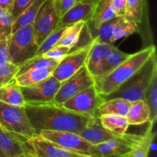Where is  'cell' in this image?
Wrapping results in <instances>:
<instances>
[{
  "instance_id": "obj_30",
  "label": "cell",
  "mask_w": 157,
  "mask_h": 157,
  "mask_svg": "<svg viewBox=\"0 0 157 157\" xmlns=\"http://www.w3.org/2000/svg\"><path fill=\"white\" fill-rule=\"evenodd\" d=\"M145 0H127L124 17L138 25L142 22Z\"/></svg>"
},
{
  "instance_id": "obj_38",
  "label": "cell",
  "mask_w": 157,
  "mask_h": 157,
  "mask_svg": "<svg viewBox=\"0 0 157 157\" xmlns=\"http://www.w3.org/2000/svg\"><path fill=\"white\" fill-rule=\"evenodd\" d=\"M9 38H0V64L10 62L9 55Z\"/></svg>"
},
{
  "instance_id": "obj_34",
  "label": "cell",
  "mask_w": 157,
  "mask_h": 157,
  "mask_svg": "<svg viewBox=\"0 0 157 157\" xmlns=\"http://www.w3.org/2000/svg\"><path fill=\"white\" fill-rule=\"evenodd\" d=\"M13 21L14 18L11 12L0 9V38H9L10 36Z\"/></svg>"
},
{
  "instance_id": "obj_19",
  "label": "cell",
  "mask_w": 157,
  "mask_h": 157,
  "mask_svg": "<svg viewBox=\"0 0 157 157\" xmlns=\"http://www.w3.org/2000/svg\"><path fill=\"white\" fill-rule=\"evenodd\" d=\"M117 15L110 0H99L95 3L91 19L87 25L90 29H97L104 22L116 18Z\"/></svg>"
},
{
  "instance_id": "obj_27",
  "label": "cell",
  "mask_w": 157,
  "mask_h": 157,
  "mask_svg": "<svg viewBox=\"0 0 157 157\" xmlns=\"http://www.w3.org/2000/svg\"><path fill=\"white\" fill-rule=\"evenodd\" d=\"M45 1L46 0H36L33 4L27 8L21 15H18L13 21L12 33L18 30L21 28L32 25L40 8Z\"/></svg>"
},
{
  "instance_id": "obj_40",
  "label": "cell",
  "mask_w": 157,
  "mask_h": 157,
  "mask_svg": "<svg viewBox=\"0 0 157 157\" xmlns=\"http://www.w3.org/2000/svg\"><path fill=\"white\" fill-rule=\"evenodd\" d=\"M14 0H0V9H6L11 12Z\"/></svg>"
},
{
  "instance_id": "obj_22",
  "label": "cell",
  "mask_w": 157,
  "mask_h": 157,
  "mask_svg": "<svg viewBox=\"0 0 157 157\" xmlns=\"http://www.w3.org/2000/svg\"><path fill=\"white\" fill-rule=\"evenodd\" d=\"M0 101L9 105L25 107V101L21 87L15 82V80L0 87Z\"/></svg>"
},
{
  "instance_id": "obj_15",
  "label": "cell",
  "mask_w": 157,
  "mask_h": 157,
  "mask_svg": "<svg viewBox=\"0 0 157 157\" xmlns=\"http://www.w3.org/2000/svg\"><path fill=\"white\" fill-rule=\"evenodd\" d=\"M78 134L92 145H98L121 136L104 128L101 124L99 117H90L85 127Z\"/></svg>"
},
{
  "instance_id": "obj_6",
  "label": "cell",
  "mask_w": 157,
  "mask_h": 157,
  "mask_svg": "<svg viewBox=\"0 0 157 157\" xmlns=\"http://www.w3.org/2000/svg\"><path fill=\"white\" fill-rule=\"evenodd\" d=\"M90 29L93 39L98 42L112 44L118 39L128 37L139 31V25L129 21L124 16H117L101 25L98 29Z\"/></svg>"
},
{
  "instance_id": "obj_25",
  "label": "cell",
  "mask_w": 157,
  "mask_h": 157,
  "mask_svg": "<svg viewBox=\"0 0 157 157\" xmlns=\"http://www.w3.org/2000/svg\"><path fill=\"white\" fill-rule=\"evenodd\" d=\"M103 127L109 131L117 135H124L128 130L129 123L127 117L121 115L107 114L99 116Z\"/></svg>"
},
{
  "instance_id": "obj_21",
  "label": "cell",
  "mask_w": 157,
  "mask_h": 157,
  "mask_svg": "<svg viewBox=\"0 0 157 157\" xmlns=\"http://www.w3.org/2000/svg\"><path fill=\"white\" fill-rule=\"evenodd\" d=\"M56 66L32 69L15 77V82L19 87H27L39 82L52 75Z\"/></svg>"
},
{
  "instance_id": "obj_17",
  "label": "cell",
  "mask_w": 157,
  "mask_h": 157,
  "mask_svg": "<svg viewBox=\"0 0 157 157\" xmlns=\"http://www.w3.org/2000/svg\"><path fill=\"white\" fill-rule=\"evenodd\" d=\"M0 150L7 157H18L25 153V141L20 136L0 127Z\"/></svg>"
},
{
  "instance_id": "obj_13",
  "label": "cell",
  "mask_w": 157,
  "mask_h": 157,
  "mask_svg": "<svg viewBox=\"0 0 157 157\" xmlns=\"http://www.w3.org/2000/svg\"><path fill=\"white\" fill-rule=\"evenodd\" d=\"M58 21L59 17L55 12L52 0H46L32 23L35 42L38 45L58 26Z\"/></svg>"
},
{
  "instance_id": "obj_9",
  "label": "cell",
  "mask_w": 157,
  "mask_h": 157,
  "mask_svg": "<svg viewBox=\"0 0 157 157\" xmlns=\"http://www.w3.org/2000/svg\"><path fill=\"white\" fill-rule=\"evenodd\" d=\"M38 135L58 147L79 154L90 156L94 147L79 134L72 132L42 130Z\"/></svg>"
},
{
  "instance_id": "obj_5",
  "label": "cell",
  "mask_w": 157,
  "mask_h": 157,
  "mask_svg": "<svg viewBox=\"0 0 157 157\" xmlns=\"http://www.w3.org/2000/svg\"><path fill=\"white\" fill-rule=\"evenodd\" d=\"M0 126L18 135L24 141L35 136L25 107H17L0 101Z\"/></svg>"
},
{
  "instance_id": "obj_11",
  "label": "cell",
  "mask_w": 157,
  "mask_h": 157,
  "mask_svg": "<svg viewBox=\"0 0 157 157\" xmlns=\"http://www.w3.org/2000/svg\"><path fill=\"white\" fill-rule=\"evenodd\" d=\"M94 84V79L90 75L85 66H84L75 75L61 83L53 102L58 104H63L77 94Z\"/></svg>"
},
{
  "instance_id": "obj_8",
  "label": "cell",
  "mask_w": 157,
  "mask_h": 157,
  "mask_svg": "<svg viewBox=\"0 0 157 157\" xmlns=\"http://www.w3.org/2000/svg\"><path fill=\"white\" fill-rule=\"evenodd\" d=\"M102 99L94 84L77 94L61 105L67 110L89 117H99L98 109Z\"/></svg>"
},
{
  "instance_id": "obj_18",
  "label": "cell",
  "mask_w": 157,
  "mask_h": 157,
  "mask_svg": "<svg viewBox=\"0 0 157 157\" xmlns=\"http://www.w3.org/2000/svg\"><path fill=\"white\" fill-rule=\"evenodd\" d=\"M95 4L78 2L59 18L58 25L69 26L78 21L88 22L91 19Z\"/></svg>"
},
{
  "instance_id": "obj_36",
  "label": "cell",
  "mask_w": 157,
  "mask_h": 157,
  "mask_svg": "<svg viewBox=\"0 0 157 157\" xmlns=\"http://www.w3.org/2000/svg\"><path fill=\"white\" fill-rule=\"evenodd\" d=\"M52 5L59 18L78 3V0H52Z\"/></svg>"
},
{
  "instance_id": "obj_24",
  "label": "cell",
  "mask_w": 157,
  "mask_h": 157,
  "mask_svg": "<svg viewBox=\"0 0 157 157\" xmlns=\"http://www.w3.org/2000/svg\"><path fill=\"white\" fill-rule=\"evenodd\" d=\"M129 125H141L148 122L150 111L144 100L132 102L127 116Z\"/></svg>"
},
{
  "instance_id": "obj_23",
  "label": "cell",
  "mask_w": 157,
  "mask_h": 157,
  "mask_svg": "<svg viewBox=\"0 0 157 157\" xmlns=\"http://www.w3.org/2000/svg\"><path fill=\"white\" fill-rule=\"evenodd\" d=\"M132 102L123 98H113L103 101L98 109L99 116L107 114L127 116Z\"/></svg>"
},
{
  "instance_id": "obj_3",
  "label": "cell",
  "mask_w": 157,
  "mask_h": 157,
  "mask_svg": "<svg viewBox=\"0 0 157 157\" xmlns=\"http://www.w3.org/2000/svg\"><path fill=\"white\" fill-rule=\"evenodd\" d=\"M156 73L157 60L155 52L133 76L123 83L114 91L105 96H101L102 101L113 98H123L130 102L144 100L146 90Z\"/></svg>"
},
{
  "instance_id": "obj_42",
  "label": "cell",
  "mask_w": 157,
  "mask_h": 157,
  "mask_svg": "<svg viewBox=\"0 0 157 157\" xmlns=\"http://www.w3.org/2000/svg\"><path fill=\"white\" fill-rule=\"evenodd\" d=\"M18 157H33V156H32L31 154H29V153H27V152H26L25 153H24V154H22L21 156H20Z\"/></svg>"
},
{
  "instance_id": "obj_10",
  "label": "cell",
  "mask_w": 157,
  "mask_h": 157,
  "mask_svg": "<svg viewBox=\"0 0 157 157\" xmlns=\"http://www.w3.org/2000/svg\"><path fill=\"white\" fill-rule=\"evenodd\" d=\"M93 41L94 40L83 47L71 50L55 67L52 75V76L61 83L84 67Z\"/></svg>"
},
{
  "instance_id": "obj_33",
  "label": "cell",
  "mask_w": 157,
  "mask_h": 157,
  "mask_svg": "<svg viewBox=\"0 0 157 157\" xmlns=\"http://www.w3.org/2000/svg\"><path fill=\"white\" fill-rule=\"evenodd\" d=\"M19 70V66L6 62L0 64V87L14 81Z\"/></svg>"
},
{
  "instance_id": "obj_35",
  "label": "cell",
  "mask_w": 157,
  "mask_h": 157,
  "mask_svg": "<svg viewBox=\"0 0 157 157\" xmlns=\"http://www.w3.org/2000/svg\"><path fill=\"white\" fill-rule=\"evenodd\" d=\"M71 48L69 47L62 45H55L53 48L49 49L48 52L44 53L43 55H40L43 58H51V59L56 60V61H61L64 57H65L69 52H71Z\"/></svg>"
},
{
  "instance_id": "obj_37",
  "label": "cell",
  "mask_w": 157,
  "mask_h": 157,
  "mask_svg": "<svg viewBox=\"0 0 157 157\" xmlns=\"http://www.w3.org/2000/svg\"><path fill=\"white\" fill-rule=\"evenodd\" d=\"M35 1L36 0H14L11 10V13L13 16L14 20Z\"/></svg>"
},
{
  "instance_id": "obj_2",
  "label": "cell",
  "mask_w": 157,
  "mask_h": 157,
  "mask_svg": "<svg viewBox=\"0 0 157 157\" xmlns=\"http://www.w3.org/2000/svg\"><path fill=\"white\" fill-rule=\"evenodd\" d=\"M156 52L155 45H150L134 54L104 78L94 80V86L100 96H105L114 91L127 79L133 76Z\"/></svg>"
},
{
  "instance_id": "obj_31",
  "label": "cell",
  "mask_w": 157,
  "mask_h": 157,
  "mask_svg": "<svg viewBox=\"0 0 157 157\" xmlns=\"http://www.w3.org/2000/svg\"><path fill=\"white\" fill-rule=\"evenodd\" d=\"M59 61L51 59V58H43L42 56H37L30 58L25 61L24 63L19 65V70L16 76L32 69L42 68V67H48L52 66H57Z\"/></svg>"
},
{
  "instance_id": "obj_29",
  "label": "cell",
  "mask_w": 157,
  "mask_h": 157,
  "mask_svg": "<svg viewBox=\"0 0 157 157\" xmlns=\"http://www.w3.org/2000/svg\"><path fill=\"white\" fill-rule=\"evenodd\" d=\"M156 133L153 131V126L149 125L148 129L142 136L131 153V157H148Z\"/></svg>"
},
{
  "instance_id": "obj_14",
  "label": "cell",
  "mask_w": 157,
  "mask_h": 157,
  "mask_svg": "<svg viewBox=\"0 0 157 157\" xmlns=\"http://www.w3.org/2000/svg\"><path fill=\"white\" fill-rule=\"evenodd\" d=\"M25 146L27 153L33 157H92L65 150L39 135L25 141Z\"/></svg>"
},
{
  "instance_id": "obj_45",
  "label": "cell",
  "mask_w": 157,
  "mask_h": 157,
  "mask_svg": "<svg viewBox=\"0 0 157 157\" xmlns=\"http://www.w3.org/2000/svg\"><path fill=\"white\" fill-rule=\"evenodd\" d=\"M0 127H1V126H0Z\"/></svg>"
},
{
  "instance_id": "obj_12",
  "label": "cell",
  "mask_w": 157,
  "mask_h": 157,
  "mask_svg": "<svg viewBox=\"0 0 157 157\" xmlns=\"http://www.w3.org/2000/svg\"><path fill=\"white\" fill-rule=\"evenodd\" d=\"M61 82L52 75L27 87H20L25 104H42L54 101Z\"/></svg>"
},
{
  "instance_id": "obj_32",
  "label": "cell",
  "mask_w": 157,
  "mask_h": 157,
  "mask_svg": "<svg viewBox=\"0 0 157 157\" xmlns=\"http://www.w3.org/2000/svg\"><path fill=\"white\" fill-rule=\"evenodd\" d=\"M67 27V26H66ZM64 26L58 25L43 40L42 42L38 45V50H37L36 54H35V57L40 56V55H43L44 53H45L46 52L51 49L52 48H53L54 46L56 45L58 41H59L60 38L62 35L63 32L65 29Z\"/></svg>"
},
{
  "instance_id": "obj_4",
  "label": "cell",
  "mask_w": 157,
  "mask_h": 157,
  "mask_svg": "<svg viewBox=\"0 0 157 157\" xmlns=\"http://www.w3.org/2000/svg\"><path fill=\"white\" fill-rule=\"evenodd\" d=\"M38 45L35 42L32 25L12 32L9 38V55L10 62L16 65L35 57Z\"/></svg>"
},
{
  "instance_id": "obj_43",
  "label": "cell",
  "mask_w": 157,
  "mask_h": 157,
  "mask_svg": "<svg viewBox=\"0 0 157 157\" xmlns=\"http://www.w3.org/2000/svg\"><path fill=\"white\" fill-rule=\"evenodd\" d=\"M0 157H7L1 150H0Z\"/></svg>"
},
{
  "instance_id": "obj_26",
  "label": "cell",
  "mask_w": 157,
  "mask_h": 157,
  "mask_svg": "<svg viewBox=\"0 0 157 157\" xmlns=\"http://www.w3.org/2000/svg\"><path fill=\"white\" fill-rule=\"evenodd\" d=\"M85 23V21H81L67 26L56 45L66 46L71 48L75 47L79 41Z\"/></svg>"
},
{
  "instance_id": "obj_39",
  "label": "cell",
  "mask_w": 157,
  "mask_h": 157,
  "mask_svg": "<svg viewBox=\"0 0 157 157\" xmlns=\"http://www.w3.org/2000/svg\"><path fill=\"white\" fill-rule=\"evenodd\" d=\"M117 16H124L127 0H110Z\"/></svg>"
},
{
  "instance_id": "obj_7",
  "label": "cell",
  "mask_w": 157,
  "mask_h": 157,
  "mask_svg": "<svg viewBox=\"0 0 157 157\" xmlns=\"http://www.w3.org/2000/svg\"><path fill=\"white\" fill-rule=\"evenodd\" d=\"M143 135L126 133L119 137L94 145L90 156L92 157H121L130 154Z\"/></svg>"
},
{
  "instance_id": "obj_28",
  "label": "cell",
  "mask_w": 157,
  "mask_h": 157,
  "mask_svg": "<svg viewBox=\"0 0 157 157\" xmlns=\"http://www.w3.org/2000/svg\"><path fill=\"white\" fill-rule=\"evenodd\" d=\"M144 100L150 111L148 123L153 127L157 118V73L153 76L148 88L146 90Z\"/></svg>"
},
{
  "instance_id": "obj_16",
  "label": "cell",
  "mask_w": 157,
  "mask_h": 157,
  "mask_svg": "<svg viewBox=\"0 0 157 157\" xmlns=\"http://www.w3.org/2000/svg\"><path fill=\"white\" fill-rule=\"evenodd\" d=\"M112 45H113L112 44L98 42L94 39L93 44L90 48L84 66L94 80L99 78L101 75V67L104 57L107 51Z\"/></svg>"
},
{
  "instance_id": "obj_44",
  "label": "cell",
  "mask_w": 157,
  "mask_h": 157,
  "mask_svg": "<svg viewBox=\"0 0 157 157\" xmlns=\"http://www.w3.org/2000/svg\"><path fill=\"white\" fill-rule=\"evenodd\" d=\"M121 157H131V153H130V154H128V155H126V156H121Z\"/></svg>"
},
{
  "instance_id": "obj_20",
  "label": "cell",
  "mask_w": 157,
  "mask_h": 157,
  "mask_svg": "<svg viewBox=\"0 0 157 157\" xmlns=\"http://www.w3.org/2000/svg\"><path fill=\"white\" fill-rule=\"evenodd\" d=\"M130 55L131 54L125 53V52L119 50L113 44L106 53L104 61H103L102 67H101V75L97 79L104 78L106 75L111 73L118 66L121 65L123 62L128 59Z\"/></svg>"
},
{
  "instance_id": "obj_41",
  "label": "cell",
  "mask_w": 157,
  "mask_h": 157,
  "mask_svg": "<svg viewBox=\"0 0 157 157\" xmlns=\"http://www.w3.org/2000/svg\"><path fill=\"white\" fill-rule=\"evenodd\" d=\"M99 0H78L79 2H84V3H93V4H95L97 2H98Z\"/></svg>"
},
{
  "instance_id": "obj_1",
  "label": "cell",
  "mask_w": 157,
  "mask_h": 157,
  "mask_svg": "<svg viewBox=\"0 0 157 157\" xmlns=\"http://www.w3.org/2000/svg\"><path fill=\"white\" fill-rule=\"evenodd\" d=\"M25 110L35 135L42 130L67 131L78 134L90 117L67 110L53 101L25 104Z\"/></svg>"
}]
</instances>
